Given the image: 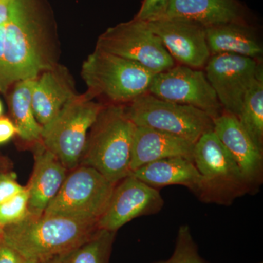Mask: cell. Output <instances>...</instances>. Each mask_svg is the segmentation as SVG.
<instances>
[{
  "mask_svg": "<svg viewBox=\"0 0 263 263\" xmlns=\"http://www.w3.org/2000/svg\"><path fill=\"white\" fill-rule=\"evenodd\" d=\"M5 62L12 86L57 65L51 15L43 0H13L5 24Z\"/></svg>",
  "mask_w": 263,
  "mask_h": 263,
  "instance_id": "cell-1",
  "label": "cell"
},
{
  "mask_svg": "<svg viewBox=\"0 0 263 263\" xmlns=\"http://www.w3.org/2000/svg\"><path fill=\"white\" fill-rule=\"evenodd\" d=\"M98 230L91 221L29 214L16 224L3 228V241L22 258L42 262L81 245Z\"/></svg>",
  "mask_w": 263,
  "mask_h": 263,
  "instance_id": "cell-2",
  "label": "cell"
},
{
  "mask_svg": "<svg viewBox=\"0 0 263 263\" xmlns=\"http://www.w3.org/2000/svg\"><path fill=\"white\" fill-rule=\"evenodd\" d=\"M136 128L125 106L104 105L90 128L79 164L92 167L111 182H119L131 174Z\"/></svg>",
  "mask_w": 263,
  "mask_h": 263,
  "instance_id": "cell-3",
  "label": "cell"
},
{
  "mask_svg": "<svg viewBox=\"0 0 263 263\" xmlns=\"http://www.w3.org/2000/svg\"><path fill=\"white\" fill-rule=\"evenodd\" d=\"M193 162L200 174L194 194L202 202L230 205L237 198L251 193L238 164L213 129L195 143Z\"/></svg>",
  "mask_w": 263,
  "mask_h": 263,
  "instance_id": "cell-4",
  "label": "cell"
},
{
  "mask_svg": "<svg viewBox=\"0 0 263 263\" xmlns=\"http://www.w3.org/2000/svg\"><path fill=\"white\" fill-rule=\"evenodd\" d=\"M155 73L131 60L95 48L84 62L81 76L93 98L129 103L148 92Z\"/></svg>",
  "mask_w": 263,
  "mask_h": 263,
  "instance_id": "cell-5",
  "label": "cell"
},
{
  "mask_svg": "<svg viewBox=\"0 0 263 263\" xmlns=\"http://www.w3.org/2000/svg\"><path fill=\"white\" fill-rule=\"evenodd\" d=\"M103 106L88 93L78 95L43 127L41 141L67 170L79 165L90 128Z\"/></svg>",
  "mask_w": 263,
  "mask_h": 263,
  "instance_id": "cell-6",
  "label": "cell"
},
{
  "mask_svg": "<svg viewBox=\"0 0 263 263\" xmlns=\"http://www.w3.org/2000/svg\"><path fill=\"white\" fill-rule=\"evenodd\" d=\"M117 183L96 170L79 164L72 170L43 214L98 222Z\"/></svg>",
  "mask_w": 263,
  "mask_h": 263,
  "instance_id": "cell-7",
  "label": "cell"
},
{
  "mask_svg": "<svg viewBox=\"0 0 263 263\" xmlns=\"http://www.w3.org/2000/svg\"><path fill=\"white\" fill-rule=\"evenodd\" d=\"M126 110L137 127L166 132L193 143L213 129L212 118L200 109L162 100L148 92L129 103Z\"/></svg>",
  "mask_w": 263,
  "mask_h": 263,
  "instance_id": "cell-8",
  "label": "cell"
},
{
  "mask_svg": "<svg viewBox=\"0 0 263 263\" xmlns=\"http://www.w3.org/2000/svg\"><path fill=\"white\" fill-rule=\"evenodd\" d=\"M95 48L137 62L155 74L176 65L147 22L136 18L107 29L98 37Z\"/></svg>",
  "mask_w": 263,
  "mask_h": 263,
  "instance_id": "cell-9",
  "label": "cell"
},
{
  "mask_svg": "<svg viewBox=\"0 0 263 263\" xmlns=\"http://www.w3.org/2000/svg\"><path fill=\"white\" fill-rule=\"evenodd\" d=\"M204 68L223 110L236 117L247 91L263 77L260 61L230 53L212 55Z\"/></svg>",
  "mask_w": 263,
  "mask_h": 263,
  "instance_id": "cell-10",
  "label": "cell"
},
{
  "mask_svg": "<svg viewBox=\"0 0 263 263\" xmlns=\"http://www.w3.org/2000/svg\"><path fill=\"white\" fill-rule=\"evenodd\" d=\"M148 92L162 100L200 109L213 119L224 112L205 72L200 69L179 65L156 73Z\"/></svg>",
  "mask_w": 263,
  "mask_h": 263,
  "instance_id": "cell-11",
  "label": "cell"
},
{
  "mask_svg": "<svg viewBox=\"0 0 263 263\" xmlns=\"http://www.w3.org/2000/svg\"><path fill=\"white\" fill-rule=\"evenodd\" d=\"M163 205L158 189L129 175L116 185L108 205L98 220V230L116 233L136 218L160 212Z\"/></svg>",
  "mask_w": 263,
  "mask_h": 263,
  "instance_id": "cell-12",
  "label": "cell"
},
{
  "mask_svg": "<svg viewBox=\"0 0 263 263\" xmlns=\"http://www.w3.org/2000/svg\"><path fill=\"white\" fill-rule=\"evenodd\" d=\"M175 61L192 68H204L211 57L205 27L181 18H164L147 22Z\"/></svg>",
  "mask_w": 263,
  "mask_h": 263,
  "instance_id": "cell-13",
  "label": "cell"
},
{
  "mask_svg": "<svg viewBox=\"0 0 263 263\" xmlns=\"http://www.w3.org/2000/svg\"><path fill=\"white\" fill-rule=\"evenodd\" d=\"M213 130L238 164L251 193H255L263 181V151L232 114L223 112L213 119Z\"/></svg>",
  "mask_w": 263,
  "mask_h": 263,
  "instance_id": "cell-14",
  "label": "cell"
},
{
  "mask_svg": "<svg viewBox=\"0 0 263 263\" xmlns=\"http://www.w3.org/2000/svg\"><path fill=\"white\" fill-rule=\"evenodd\" d=\"M78 95L66 67L57 64L43 72L35 79L32 91V108L37 122L42 127L46 126Z\"/></svg>",
  "mask_w": 263,
  "mask_h": 263,
  "instance_id": "cell-15",
  "label": "cell"
},
{
  "mask_svg": "<svg viewBox=\"0 0 263 263\" xmlns=\"http://www.w3.org/2000/svg\"><path fill=\"white\" fill-rule=\"evenodd\" d=\"M67 171L65 166L42 142H36L34 169L27 186L29 214L43 215L48 204L62 187L67 176Z\"/></svg>",
  "mask_w": 263,
  "mask_h": 263,
  "instance_id": "cell-16",
  "label": "cell"
},
{
  "mask_svg": "<svg viewBox=\"0 0 263 263\" xmlns=\"http://www.w3.org/2000/svg\"><path fill=\"white\" fill-rule=\"evenodd\" d=\"M195 143L166 132L137 127L133 137L130 169L170 157H184L193 161Z\"/></svg>",
  "mask_w": 263,
  "mask_h": 263,
  "instance_id": "cell-17",
  "label": "cell"
},
{
  "mask_svg": "<svg viewBox=\"0 0 263 263\" xmlns=\"http://www.w3.org/2000/svg\"><path fill=\"white\" fill-rule=\"evenodd\" d=\"M164 17L188 19L205 27L245 22V10L237 0H171Z\"/></svg>",
  "mask_w": 263,
  "mask_h": 263,
  "instance_id": "cell-18",
  "label": "cell"
},
{
  "mask_svg": "<svg viewBox=\"0 0 263 263\" xmlns=\"http://www.w3.org/2000/svg\"><path fill=\"white\" fill-rule=\"evenodd\" d=\"M205 34L211 56L230 53L260 61L262 44L245 22H230L205 27Z\"/></svg>",
  "mask_w": 263,
  "mask_h": 263,
  "instance_id": "cell-19",
  "label": "cell"
},
{
  "mask_svg": "<svg viewBox=\"0 0 263 263\" xmlns=\"http://www.w3.org/2000/svg\"><path fill=\"white\" fill-rule=\"evenodd\" d=\"M130 175L152 187L181 185L193 193L200 182V174L193 161L184 157L155 161L132 171Z\"/></svg>",
  "mask_w": 263,
  "mask_h": 263,
  "instance_id": "cell-20",
  "label": "cell"
},
{
  "mask_svg": "<svg viewBox=\"0 0 263 263\" xmlns=\"http://www.w3.org/2000/svg\"><path fill=\"white\" fill-rule=\"evenodd\" d=\"M34 80L15 83L10 97V112L18 129V136L24 141H41L43 127L34 117L32 108V91Z\"/></svg>",
  "mask_w": 263,
  "mask_h": 263,
  "instance_id": "cell-21",
  "label": "cell"
},
{
  "mask_svg": "<svg viewBox=\"0 0 263 263\" xmlns=\"http://www.w3.org/2000/svg\"><path fill=\"white\" fill-rule=\"evenodd\" d=\"M115 233L98 230L81 245L41 263H108Z\"/></svg>",
  "mask_w": 263,
  "mask_h": 263,
  "instance_id": "cell-22",
  "label": "cell"
},
{
  "mask_svg": "<svg viewBox=\"0 0 263 263\" xmlns=\"http://www.w3.org/2000/svg\"><path fill=\"white\" fill-rule=\"evenodd\" d=\"M237 118L255 144L263 151V77L254 81L247 91Z\"/></svg>",
  "mask_w": 263,
  "mask_h": 263,
  "instance_id": "cell-23",
  "label": "cell"
},
{
  "mask_svg": "<svg viewBox=\"0 0 263 263\" xmlns=\"http://www.w3.org/2000/svg\"><path fill=\"white\" fill-rule=\"evenodd\" d=\"M152 263H208L199 253L198 246L194 239L190 227L183 224L179 228L176 243L171 257Z\"/></svg>",
  "mask_w": 263,
  "mask_h": 263,
  "instance_id": "cell-24",
  "label": "cell"
},
{
  "mask_svg": "<svg viewBox=\"0 0 263 263\" xmlns=\"http://www.w3.org/2000/svg\"><path fill=\"white\" fill-rule=\"evenodd\" d=\"M29 192L27 187L8 201L0 204V227L16 224L27 217L29 212Z\"/></svg>",
  "mask_w": 263,
  "mask_h": 263,
  "instance_id": "cell-25",
  "label": "cell"
},
{
  "mask_svg": "<svg viewBox=\"0 0 263 263\" xmlns=\"http://www.w3.org/2000/svg\"><path fill=\"white\" fill-rule=\"evenodd\" d=\"M171 0H143L139 12L135 18L150 22L164 18Z\"/></svg>",
  "mask_w": 263,
  "mask_h": 263,
  "instance_id": "cell-26",
  "label": "cell"
},
{
  "mask_svg": "<svg viewBox=\"0 0 263 263\" xmlns=\"http://www.w3.org/2000/svg\"><path fill=\"white\" fill-rule=\"evenodd\" d=\"M13 174H0V204L8 201L24 190Z\"/></svg>",
  "mask_w": 263,
  "mask_h": 263,
  "instance_id": "cell-27",
  "label": "cell"
},
{
  "mask_svg": "<svg viewBox=\"0 0 263 263\" xmlns=\"http://www.w3.org/2000/svg\"><path fill=\"white\" fill-rule=\"evenodd\" d=\"M5 25H0V92L6 93L10 87L7 79L5 62Z\"/></svg>",
  "mask_w": 263,
  "mask_h": 263,
  "instance_id": "cell-28",
  "label": "cell"
},
{
  "mask_svg": "<svg viewBox=\"0 0 263 263\" xmlns=\"http://www.w3.org/2000/svg\"><path fill=\"white\" fill-rule=\"evenodd\" d=\"M18 135V129L13 120L8 117H0V146L10 141Z\"/></svg>",
  "mask_w": 263,
  "mask_h": 263,
  "instance_id": "cell-29",
  "label": "cell"
},
{
  "mask_svg": "<svg viewBox=\"0 0 263 263\" xmlns=\"http://www.w3.org/2000/svg\"><path fill=\"white\" fill-rule=\"evenodd\" d=\"M22 257L4 242L0 243V263H20Z\"/></svg>",
  "mask_w": 263,
  "mask_h": 263,
  "instance_id": "cell-30",
  "label": "cell"
},
{
  "mask_svg": "<svg viewBox=\"0 0 263 263\" xmlns=\"http://www.w3.org/2000/svg\"><path fill=\"white\" fill-rule=\"evenodd\" d=\"M13 0H0V25H5L9 18Z\"/></svg>",
  "mask_w": 263,
  "mask_h": 263,
  "instance_id": "cell-31",
  "label": "cell"
},
{
  "mask_svg": "<svg viewBox=\"0 0 263 263\" xmlns=\"http://www.w3.org/2000/svg\"><path fill=\"white\" fill-rule=\"evenodd\" d=\"M20 263H41L39 261L35 260V259H24L22 258Z\"/></svg>",
  "mask_w": 263,
  "mask_h": 263,
  "instance_id": "cell-32",
  "label": "cell"
},
{
  "mask_svg": "<svg viewBox=\"0 0 263 263\" xmlns=\"http://www.w3.org/2000/svg\"><path fill=\"white\" fill-rule=\"evenodd\" d=\"M3 103H2L1 100H0V117L3 116Z\"/></svg>",
  "mask_w": 263,
  "mask_h": 263,
  "instance_id": "cell-33",
  "label": "cell"
},
{
  "mask_svg": "<svg viewBox=\"0 0 263 263\" xmlns=\"http://www.w3.org/2000/svg\"><path fill=\"white\" fill-rule=\"evenodd\" d=\"M3 241V228L0 227V243Z\"/></svg>",
  "mask_w": 263,
  "mask_h": 263,
  "instance_id": "cell-34",
  "label": "cell"
}]
</instances>
